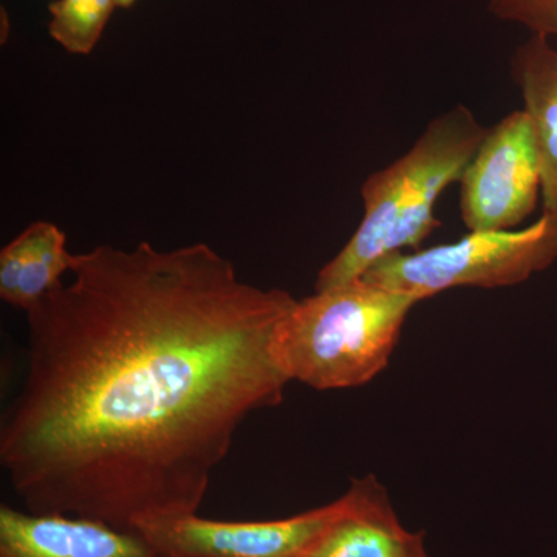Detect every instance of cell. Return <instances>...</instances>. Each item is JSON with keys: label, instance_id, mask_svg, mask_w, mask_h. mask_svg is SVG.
Masks as SVG:
<instances>
[{"label": "cell", "instance_id": "6da1fadb", "mask_svg": "<svg viewBox=\"0 0 557 557\" xmlns=\"http://www.w3.org/2000/svg\"><path fill=\"white\" fill-rule=\"evenodd\" d=\"M69 273L27 311V370L0 423L11 487L33 515L134 533L197 515L242 424L284 397L296 299L207 244L101 245Z\"/></svg>", "mask_w": 557, "mask_h": 557}, {"label": "cell", "instance_id": "7a4b0ae2", "mask_svg": "<svg viewBox=\"0 0 557 557\" xmlns=\"http://www.w3.org/2000/svg\"><path fill=\"white\" fill-rule=\"evenodd\" d=\"M486 131L471 110L456 106L432 120L405 156L373 172L361 189V223L319 271L314 292L347 284L387 256L420 247L440 226L435 205L463 177Z\"/></svg>", "mask_w": 557, "mask_h": 557}, {"label": "cell", "instance_id": "3957f363", "mask_svg": "<svg viewBox=\"0 0 557 557\" xmlns=\"http://www.w3.org/2000/svg\"><path fill=\"white\" fill-rule=\"evenodd\" d=\"M418 302L364 277L296 300L278 335L289 381L318 391L370 383L386 369Z\"/></svg>", "mask_w": 557, "mask_h": 557}, {"label": "cell", "instance_id": "277c9868", "mask_svg": "<svg viewBox=\"0 0 557 557\" xmlns=\"http://www.w3.org/2000/svg\"><path fill=\"white\" fill-rule=\"evenodd\" d=\"M557 260V222L542 214L522 230L478 231L454 244L387 256L364 274L417 300L458 287H511Z\"/></svg>", "mask_w": 557, "mask_h": 557}, {"label": "cell", "instance_id": "5b68a950", "mask_svg": "<svg viewBox=\"0 0 557 557\" xmlns=\"http://www.w3.org/2000/svg\"><path fill=\"white\" fill-rule=\"evenodd\" d=\"M467 228L515 230L533 214L541 190V159L533 123L516 110L486 131L460 180Z\"/></svg>", "mask_w": 557, "mask_h": 557}, {"label": "cell", "instance_id": "8992f818", "mask_svg": "<svg viewBox=\"0 0 557 557\" xmlns=\"http://www.w3.org/2000/svg\"><path fill=\"white\" fill-rule=\"evenodd\" d=\"M347 505L344 494L324 507L262 522L175 516L143 522L137 533L163 557H307Z\"/></svg>", "mask_w": 557, "mask_h": 557}, {"label": "cell", "instance_id": "52a82bcc", "mask_svg": "<svg viewBox=\"0 0 557 557\" xmlns=\"http://www.w3.org/2000/svg\"><path fill=\"white\" fill-rule=\"evenodd\" d=\"M0 557H163L141 534L95 520L0 508Z\"/></svg>", "mask_w": 557, "mask_h": 557}, {"label": "cell", "instance_id": "ba28073f", "mask_svg": "<svg viewBox=\"0 0 557 557\" xmlns=\"http://www.w3.org/2000/svg\"><path fill=\"white\" fill-rule=\"evenodd\" d=\"M346 494V511L307 557H431L423 533L401 525L372 475L354 480Z\"/></svg>", "mask_w": 557, "mask_h": 557}, {"label": "cell", "instance_id": "9c48e42d", "mask_svg": "<svg viewBox=\"0 0 557 557\" xmlns=\"http://www.w3.org/2000/svg\"><path fill=\"white\" fill-rule=\"evenodd\" d=\"M511 73L536 134L542 214L557 222V49L545 36H531L512 54Z\"/></svg>", "mask_w": 557, "mask_h": 557}, {"label": "cell", "instance_id": "30bf717a", "mask_svg": "<svg viewBox=\"0 0 557 557\" xmlns=\"http://www.w3.org/2000/svg\"><path fill=\"white\" fill-rule=\"evenodd\" d=\"M67 239L57 225L36 222L0 252V298L28 311L72 270Z\"/></svg>", "mask_w": 557, "mask_h": 557}, {"label": "cell", "instance_id": "8fae6325", "mask_svg": "<svg viewBox=\"0 0 557 557\" xmlns=\"http://www.w3.org/2000/svg\"><path fill=\"white\" fill-rule=\"evenodd\" d=\"M116 0H58L50 5L51 38L75 54H89L100 40Z\"/></svg>", "mask_w": 557, "mask_h": 557}, {"label": "cell", "instance_id": "7c38bea8", "mask_svg": "<svg viewBox=\"0 0 557 557\" xmlns=\"http://www.w3.org/2000/svg\"><path fill=\"white\" fill-rule=\"evenodd\" d=\"M487 9L498 20L522 25L533 35L557 38V0H490Z\"/></svg>", "mask_w": 557, "mask_h": 557}, {"label": "cell", "instance_id": "4fadbf2b", "mask_svg": "<svg viewBox=\"0 0 557 557\" xmlns=\"http://www.w3.org/2000/svg\"><path fill=\"white\" fill-rule=\"evenodd\" d=\"M135 0H116V7H121V9H127L134 3Z\"/></svg>", "mask_w": 557, "mask_h": 557}]
</instances>
